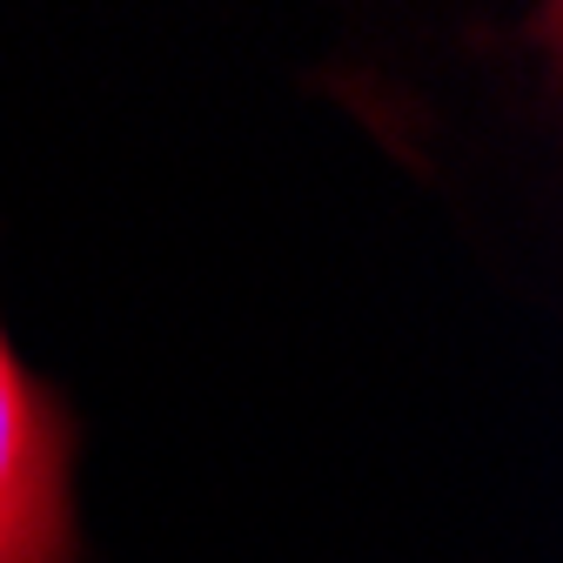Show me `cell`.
Returning a JSON list of instances; mask_svg holds the SVG:
<instances>
[{
    "mask_svg": "<svg viewBox=\"0 0 563 563\" xmlns=\"http://www.w3.org/2000/svg\"><path fill=\"white\" fill-rule=\"evenodd\" d=\"M75 463V409L0 329V563H88Z\"/></svg>",
    "mask_w": 563,
    "mask_h": 563,
    "instance_id": "obj_1",
    "label": "cell"
}]
</instances>
